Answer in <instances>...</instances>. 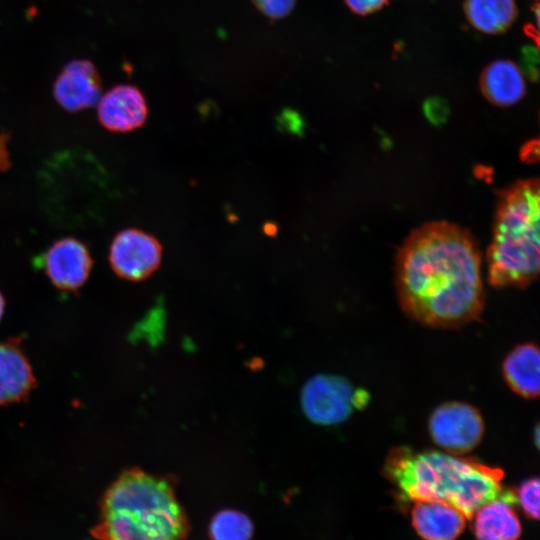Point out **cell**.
<instances>
[{"mask_svg":"<svg viewBox=\"0 0 540 540\" xmlns=\"http://www.w3.org/2000/svg\"><path fill=\"white\" fill-rule=\"evenodd\" d=\"M425 113L431 121L438 123V121H443L445 115L448 113L447 106L443 100L432 98L425 104Z\"/></svg>","mask_w":540,"mask_h":540,"instance_id":"cell-22","label":"cell"},{"mask_svg":"<svg viewBox=\"0 0 540 540\" xmlns=\"http://www.w3.org/2000/svg\"><path fill=\"white\" fill-rule=\"evenodd\" d=\"M4 309H5V300L2 293L0 292V320L2 319V316L4 314Z\"/></svg>","mask_w":540,"mask_h":540,"instance_id":"cell-24","label":"cell"},{"mask_svg":"<svg viewBox=\"0 0 540 540\" xmlns=\"http://www.w3.org/2000/svg\"><path fill=\"white\" fill-rule=\"evenodd\" d=\"M535 435H536L535 442H536V446L538 447L539 446V427L538 426L536 427Z\"/></svg>","mask_w":540,"mask_h":540,"instance_id":"cell-25","label":"cell"},{"mask_svg":"<svg viewBox=\"0 0 540 540\" xmlns=\"http://www.w3.org/2000/svg\"><path fill=\"white\" fill-rule=\"evenodd\" d=\"M53 95L69 112L94 106L101 97V80L94 65L85 60L67 64L54 83Z\"/></svg>","mask_w":540,"mask_h":540,"instance_id":"cell-10","label":"cell"},{"mask_svg":"<svg viewBox=\"0 0 540 540\" xmlns=\"http://www.w3.org/2000/svg\"><path fill=\"white\" fill-rule=\"evenodd\" d=\"M539 490L540 484L537 477L523 481L513 491L515 504H519L524 513L530 519H539Z\"/></svg>","mask_w":540,"mask_h":540,"instance_id":"cell-18","label":"cell"},{"mask_svg":"<svg viewBox=\"0 0 540 540\" xmlns=\"http://www.w3.org/2000/svg\"><path fill=\"white\" fill-rule=\"evenodd\" d=\"M503 378L508 387L522 398L532 400L540 391V352L526 342L515 346L502 363Z\"/></svg>","mask_w":540,"mask_h":540,"instance_id":"cell-14","label":"cell"},{"mask_svg":"<svg viewBox=\"0 0 540 540\" xmlns=\"http://www.w3.org/2000/svg\"><path fill=\"white\" fill-rule=\"evenodd\" d=\"M388 0H345L351 11L358 15H367L381 9Z\"/></svg>","mask_w":540,"mask_h":540,"instance_id":"cell-20","label":"cell"},{"mask_svg":"<svg viewBox=\"0 0 540 540\" xmlns=\"http://www.w3.org/2000/svg\"><path fill=\"white\" fill-rule=\"evenodd\" d=\"M108 259L117 276L129 281H141L160 266L162 246L153 235L137 228H128L114 237Z\"/></svg>","mask_w":540,"mask_h":540,"instance_id":"cell-7","label":"cell"},{"mask_svg":"<svg viewBox=\"0 0 540 540\" xmlns=\"http://www.w3.org/2000/svg\"><path fill=\"white\" fill-rule=\"evenodd\" d=\"M479 84L484 97L498 106L516 104L526 93L523 72L510 60H496L487 65Z\"/></svg>","mask_w":540,"mask_h":540,"instance_id":"cell-15","label":"cell"},{"mask_svg":"<svg viewBox=\"0 0 540 540\" xmlns=\"http://www.w3.org/2000/svg\"><path fill=\"white\" fill-rule=\"evenodd\" d=\"M296 0H252L254 5L271 19L283 18L290 13Z\"/></svg>","mask_w":540,"mask_h":540,"instance_id":"cell-19","label":"cell"},{"mask_svg":"<svg viewBox=\"0 0 540 540\" xmlns=\"http://www.w3.org/2000/svg\"><path fill=\"white\" fill-rule=\"evenodd\" d=\"M464 12L475 29L496 34L514 22L517 6L515 0H465Z\"/></svg>","mask_w":540,"mask_h":540,"instance_id":"cell-16","label":"cell"},{"mask_svg":"<svg viewBox=\"0 0 540 540\" xmlns=\"http://www.w3.org/2000/svg\"><path fill=\"white\" fill-rule=\"evenodd\" d=\"M497 195L488 281L494 287L525 288L539 275V179L518 180Z\"/></svg>","mask_w":540,"mask_h":540,"instance_id":"cell-4","label":"cell"},{"mask_svg":"<svg viewBox=\"0 0 540 540\" xmlns=\"http://www.w3.org/2000/svg\"><path fill=\"white\" fill-rule=\"evenodd\" d=\"M514 504L513 491L505 490L502 496L480 506L474 513L476 540H518L522 528Z\"/></svg>","mask_w":540,"mask_h":540,"instance_id":"cell-13","label":"cell"},{"mask_svg":"<svg viewBox=\"0 0 540 540\" xmlns=\"http://www.w3.org/2000/svg\"><path fill=\"white\" fill-rule=\"evenodd\" d=\"M148 115L142 92L133 85H117L102 95L97 104L100 124L112 132H130L144 125Z\"/></svg>","mask_w":540,"mask_h":540,"instance_id":"cell-9","label":"cell"},{"mask_svg":"<svg viewBox=\"0 0 540 540\" xmlns=\"http://www.w3.org/2000/svg\"><path fill=\"white\" fill-rule=\"evenodd\" d=\"M252 533L253 525L250 519L234 510L217 513L210 525L212 540H250Z\"/></svg>","mask_w":540,"mask_h":540,"instance_id":"cell-17","label":"cell"},{"mask_svg":"<svg viewBox=\"0 0 540 540\" xmlns=\"http://www.w3.org/2000/svg\"><path fill=\"white\" fill-rule=\"evenodd\" d=\"M412 525L424 540H456L465 529V515L444 501H414Z\"/></svg>","mask_w":540,"mask_h":540,"instance_id":"cell-11","label":"cell"},{"mask_svg":"<svg viewBox=\"0 0 540 540\" xmlns=\"http://www.w3.org/2000/svg\"><path fill=\"white\" fill-rule=\"evenodd\" d=\"M369 400L366 390L336 375L313 376L301 391L304 414L313 423L325 426L346 421L354 411L365 408Z\"/></svg>","mask_w":540,"mask_h":540,"instance_id":"cell-5","label":"cell"},{"mask_svg":"<svg viewBox=\"0 0 540 540\" xmlns=\"http://www.w3.org/2000/svg\"><path fill=\"white\" fill-rule=\"evenodd\" d=\"M36 380L19 341L0 342V406L25 400Z\"/></svg>","mask_w":540,"mask_h":540,"instance_id":"cell-12","label":"cell"},{"mask_svg":"<svg viewBox=\"0 0 540 540\" xmlns=\"http://www.w3.org/2000/svg\"><path fill=\"white\" fill-rule=\"evenodd\" d=\"M7 136L0 134V170H5L10 167V160L6 147Z\"/></svg>","mask_w":540,"mask_h":540,"instance_id":"cell-23","label":"cell"},{"mask_svg":"<svg viewBox=\"0 0 540 540\" xmlns=\"http://www.w3.org/2000/svg\"><path fill=\"white\" fill-rule=\"evenodd\" d=\"M395 275L400 306L419 323L456 328L480 319L481 253L467 229L447 221L416 228L397 252Z\"/></svg>","mask_w":540,"mask_h":540,"instance_id":"cell-1","label":"cell"},{"mask_svg":"<svg viewBox=\"0 0 540 540\" xmlns=\"http://www.w3.org/2000/svg\"><path fill=\"white\" fill-rule=\"evenodd\" d=\"M39 264L57 289L75 292L89 278L93 259L83 242L65 237L55 241L43 253Z\"/></svg>","mask_w":540,"mask_h":540,"instance_id":"cell-8","label":"cell"},{"mask_svg":"<svg viewBox=\"0 0 540 540\" xmlns=\"http://www.w3.org/2000/svg\"><path fill=\"white\" fill-rule=\"evenodd\" d=\"M538 51L531 46H526L522 51V64L524 72L536 80L538 77Z\"/></svg>","mask_w":540,"mask_h":540,"instance_id":"cell-21","label":"cell"},{"mask_svg":"<svg viewBox=\"0 0 540 540\" xmlns=\"http://www.w3.org/2000/svg\"><path fill=\"white\" fill-rule=\"evenodd\" d=\"M382 473L398 489L403 500L444 501L468 519L480 506L505 491L504 473L500 468L436 450L392 448Z\"/></svg>","mask_w":540,"mask_h":540,"instance_id":"cell-2","label":"cell"},{"mask_svg":"<svg viewBox=\"0 0 540 540\" xmlns=\"http://www.w3.org/2000/svg\"><path fill=\"white\" fill-rule=\"evenodd\" d=\"M188 530L172 483L130 469L104 493L92 534L97 540H184Z\"/></svg>","mask_w":540,"mask_h":540,"instance_id":"cell-3","label":"cell"},{"mask_svg":"<svg viewBox=\"0 0 540 540\" xmlns=\"http://www.w3.org/2000/svg\"><path fill=\"white\" fill-rule=\"evenodd\" d=\"M432 441L451 454H466L482 441L485 424L480 411L459 401L437 406L428 419Z\"/></svg>","mask_w":540,"mask_h":540,"instance_id":"cell-6","label":"cell"}]
</instances>
